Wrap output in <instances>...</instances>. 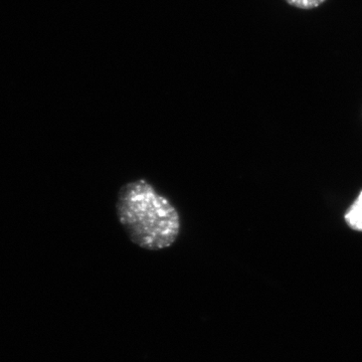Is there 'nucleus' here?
I'll return each instance as SVG.
<instances>
[{"label":"nucleus","mask_w":362,"mask_h":362,"mask_svg":"<svg viewBox=\"0 0 362 362\" xmlns=\"http://www.w3.org/2000/svg\"><path fill=\"white\" fill-rule=\"evenodd\" d=\"M345 221L350 228L357 232H362V192L345 214Z\"/></svg>","instance_id":"2"},{"label":"nucleus","mask_w":362,"mask_h":362,"mask_svg":"<svg viewBox=\"0 0 362 362\" xmlns=\"http://www.w3.org/2000/svg\"><path fill=\"white\" fill-rule=\"evenodd\" d=\"M289 6L299 9H314L322 6L326 0H285Z\"/></svg>","instance_id":"3"},{"label":"nucleus","mask_w":362,"mask_h":362,"mask_svg":"<svg viewBox=\"0 0 362 362\" xmlns=\"http://www.w3.org/2000/svg\"><path fill=\"white\" fill-rule=\"evenodd\" d=\"M116 211L128 237L142 249H166L173 246L180 235L178 211L146 180L132 181L120 188Z\"/></svg>","instance_id":"1"}]
</instances>
